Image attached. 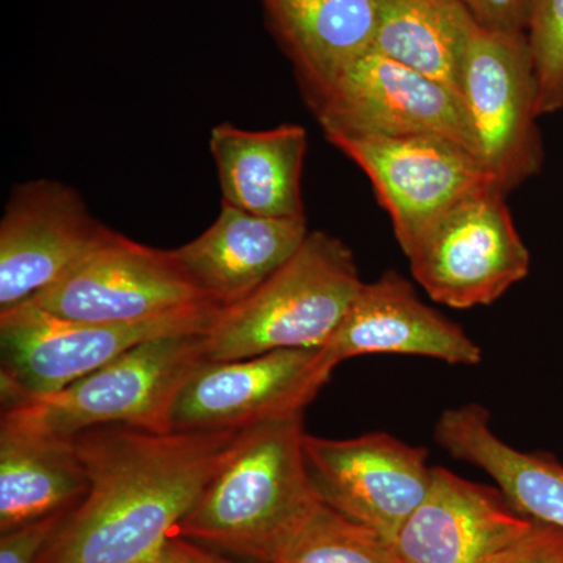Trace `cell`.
Instances as JSON below:
<instances>
[{
	"mask_svg": "<svg viewBox=\"0 0 563 563\" xmlns=\"http://www.w3.org/2000/svg\"><path fill=\"white\" fill-rule=\"evenodd\" d=\"M240 431L109 424L74 437L90 487L35 563H150L163 553Z\"/></svg>",
	"mask_w": 563,
	"mask_h": 563,
	"instance_id": "obj_1",
	"label": "cell"
},
{
	"mask_svg": "<svg viewBox=\"0 0 563 563\" xmlns=\"http://www.w3.org/2000/svg\"><path fill=\"white\" fill-rule=\"evenodd\" d=\"M303 413L243 429L174 536L268 563L322 503L303 459Z\"/></svg>",
	"mask_w": 563,
	"mask_h": 563,
	"instance_id": "obj_2",
	"label": "cell"
},
{
	"mask_svg": "<svg viewBox=\"0 0 563 563\" xmlns=\"http://www.w3.org/2000/svg\"><path fill=\"white\" fill-rule=\"evenodd\" d=\"M362 285L350 247L329 233L310 232L262 287L242 302L221 309L202 335L206 361L324 347Z\"/></svg>",
	"mask_w": 563,
	"mask_h": 563,
	"instance_id": "obj_3",
	"label": "cell"
},
{
	"mask_svg": "<svg viewBox=\"0 0 563 563\" xmlns=\"http://www.w3.org/2000/svg\"><path fill=\"white\" fill-rule=\"evenodd\" d=\"M202 335L141 343L62 390L3 407L0 428L66 440L109 424L173 432L181 385L206 361Z\"/></svg>",
	"mask_w": 563,
	"mask_h": 563,
	"instance_id": "obj_4",
	"label": "cell"
},
{
	"mask_svg": "<svg viewBox=\"0 0 563 563\" xmlns=\"http://www.w3.org/2000/svg\"><path fill=\"white\" fill-rule=\"evenodd\" d=\"M221 312L199 302L135 322L65 320L24 302L0 312L3 407L51 395L150 340L206 333Z\"/></svg>",
	"mask_w": 563,
	"mask_h": 563,
	"instance_id": "obj_5",
	"label": "cell"
},
{
	"mask_svg": "<svg viewBox=\"0 0 563 563\" xmlns=\"http://www.w3.org/2000/svg\"><path fill=\"white\" fill-rule=\"evenodd\" d=\"M303 96L325 136L440 135L481 158L462 96L380 52L366 51Z\"/></svg>",
	"mask_w": 563,
	"mask_h": 563,
	"instance_id": "obj_6",
	"label": "cell"
},
{
	"mask_svg": "<svg viewBox=\"0 0 563 563\" xmlns=\"http://www.w3.org/2000/svg\"><path fill=\"white\" fill-rule=\"evenodd\" d=\"M336 150L368 176L409 255L459 203L496 187L484 162L457 141L440 135H329Z\"/></svg>",
	"mask_w": 563,
	"mask_h": 563,
	"instance_id": "obj_7",
	"label": "cell"
},
{
	"mask_svg": "<svg viewBox=\"0 0 563 563\" xmlns=\"http://www.w3.org/2000/svg\"><path fill=\"white\" fill-rule=\"evenodd\" d=\"M462 98L481 158L504 195L540 173L537 79L526 33L474 25L462 68Z\"/></svg>",
	"mask_w": 563,
	"mask_h": 563,
	"instance_id": "obj_8",
	"label": "cell"
},
{
	"mask_svg": "<svg viewBox=\"0 0 563 563\" xmlns=\"http://www.w3.org/2000/svg\"><path fill=\"white\" fill-rule=\"evenodd\" d=\"M499 188L466 199L407 255L415 280L451 309L488 306L525 279L531 254Z\"/></svg>",
	"mask_w": 563,
	"mask_h": 563,
	"instance_id": "obj_9",
	"label": "cell"
},
{
	"mask_svg": "<svg viewBox=\"0 0 563 563\" xmlns=\"http://www.w3.org/2000/svg\"><path fill=\"white\" fill-rule=\"evenodd\" d=\"M206 301L173 250L106 228L60 280L27 302L65 320L135 322Z\"/></svg>",
	"mask_w": 563,
	"mask_h": 563,
	"instance_id": "obj_10",
	"label": "cell"
},
{
	"mask_svg": "<svg viewBox=\"0 0 563 563\" xmlns=\"http://www.w3.org/2000/svg\"><path fill=\"white\" fill-rule=\"evenodd\" d=\"M336 366L324 347L203 361L177 395L173 432L243 431L258 422L303 413Z\"/></svg>",
	"mask_w": 563,
	"mask_h": 563,
	"instance_id": "obj_11",
	"label": "cell"
},
{
	"mask_svg": "<svg viewBox=\"0 0 563 563\" xmlns=\"http://www.w3.org/2000/svg\"><path fill=\"white\" fill-rule=\"evenodd\" d=\"M303 459L325 506L391 543L431 490L428 451L385 432L333 440L303 433Z\"/></svg>",
	"mask_w": 563,
	"mask_h": 563,
	"instance_id": "obj_12",
	"label": "cell"
},
{
	"mask_svg": "<svg viewBox=\"0 0 563 563\" xmlns=\"http://www.w3.org/2000/svg\"><path fill=\"white\" fill-rule=\"evenodd\" d=\"M103 229L68 185L43 179L14 188L0 221V312L60 280Z\"/></svg>",
	"mask_w": 563,
	"mask_h": 563,
	"instance_id": "obj_13",
	"label": "cell"
},
{
	"mask_svg": "<svg viewBox=\"0 0 563 563\" xmlns=\"http://www.w3.org/2000/svg\"><path fill=\"white\" fill-rule=\"evenodd\" d=\"M536 523L498 487L433 466L431 490L390 547L401 563H496Z\"/></svg>",
	"mask_w": 563,
	"mask_h": 563,
	"instance_id": "obj_14",
	"label": "cell"
},
{
	"mask_svg": "<svg viewBox=\"0 0 563 563\" xmlns=\"http://www.w3.org/2000/svg\"><path fill=\"white\" fill-rule=\"evenodd\" d=\"M324 350L333 362L361 355L396 354L477 365L483 350L461 325L422 302L409 280L395 272L365 284Z\"/></svg>",
	"mask_w": 563,
	"mask_h": 563,
	"instance_id": "obj_15",
	"label": "cell"
},
{
	"mask_svg": "<svg viewBox=\"0 0 563 563\" xmlns=\"http://www.w3.org/2000/svg\"><path fill=\"white\" fill-rule=\"evenodd\" d=\"M307 218H265L221 203L213 224L174 251L207 299L235 306L279 272L309 235Z\"/></svg>",
	"mask_w": 563,
	"mask_h": 563,
	"instance_id": "obj_16",
	"label": "cell"
},
{
	"mask_svg": "<svg viewBox=\"0 0 563 563\" xmlns=\"http://www.w3.org/2000/svg\"><path fill=\"white\" fill-rule=\"evenodd\" d=\"M222 201L265 218H307L302 202L306 129L282 124L246 131L231 122L214 125L209 141Z\"/></svg>",
	"mask_w": 563,
	"mask_h": 563,
	"instance_id": "obj_17",
	"label": "cell"
},
{
	"mask_svg": "<svg viewBox=\"0 0 563 563\" xmlns=\"http://www.w3.org/2000/svg\"><path fill=\"white\" fill-rule=\"evenodd\" d=\"M433 437L448 454L487 473L517 512L563 529V465L553 454L504 442L479 404L444 410Z\"/></svg>",
	"mask_w": 563,
	"mask_h": 563,
	"instance_id": "obj_18",
	"label": "cell"
},
{
	"mask_svg": "<svg viewBox=\"0 0 563 563\" xmlns=\"http://www.w3.org/2000/svg\"><path fill=\"white\" fill-rule=\"evenodd\" d=\"M302 90L320 87L372 49L379 0H262Z\"/></svg>",
	"mask_w": 563,
	"mask_h": 563,
	"instance_id": "obj_19",
	"label": "cell"
},
{
	"mask_svg": "<svg viewBox=\"0 0 563 563\" xmlns=\"http://www.w3.org/2000/svg\"><path fill=\"white\" fill-rule=\"evenodd\" d=\"M88 487L74 440L0 428V532L73 509Z\"/></svg>",
	"mask_w": 563,
	"mask_h": 563,
	"instance_id": "obj_20",
	"label": "cell"
},
{
	"mask_svg": "<svg viewBox=\"0 0 563 563\" xmlns=\"http://www.w3.org/2000/svg\"><path fill=\"white\" fill-rule=\"evenodd\" d=\"M459 0H379L372 49L462 96V68L474 25Z\"/></svg>",
	"mask_w": 563,
	"mask_h": 563,
	"instance_id": "obj_21",
	"label": "cell"
},
{
	"mask_svg": "<svg viewBox=\"0 0 563 563\" xmlns=\"http://www.w3.org/2000/svg\"><path fill=\"white\" fill-rule=\"evenodd\" d=\"M268 563H401L379 533L321 503Z\"/></svg>",
	"mask_w": 563,
	"mask_h": 563,
	"instance_id": "obj_22",
	"label": "cell"
},
{
	"mask_svg": "<svg viewBox=\"0 0 563 563\" xmlns=\"http://www.w3.org/2000/svg\"><path fill=\"white\" fill-rule=\"evenodd\" d=\"M539 117L563 109V0H532L526 27Z\"/></svg>",
	"mask_w": 563,
	"mask_h": 563,
	"instance_id": "obj_23",
	"label": "cell"
},
{
	"mask_svg": "<svg viewBox=\"0 0 563 563\" xmlns=\"http://www.w3.org/2000/svg\"><path fill=\"white\" fill-rule=\"evenodd\" d=\"M66 512H57L2 533L0 563H35L47 542L60 528Z\"/></svg>",
	"mask_w": 563,
	"mask_h": 563,
	"instance_id": "obj_24",
	"label": "cell"
},
{
	"mask_svg": "<svg viewBox=\"0 0 563 563\" xmlns=\"http://www.w3.org/2000/svg\"><path fill=\"white\" fill-rule=\"evenodd\" d=\"M477 24L490 31L526 33L532 0H459Z\"/></svg>",
	"mask_w": 563,
	"mask_h": 563,
	"instance_id": "obj_25",
	"label": "cell"
},
{
	"mask_svg": "<svg viewBox=\"0 0 563 563\" xmlns=\"http://www.w3.org/2000/svg\"><path fill=\"white\" fill-rule=\"evenodd\" d=\"M496 563H563V529L537 521L532 531Z\"/></svg>",
	"mask_w": 563,
	"mask_h": 563,
	"instance_id": "obj_26",
	"label": "cell"
},
{
	"mask_svg": "<svg viewBox=\"0 0 563 563\" xmlns=\"http://www.w3.org/2000/svg\"><path fill=\"white\" fill-rule=\"evenodd\" d=\"M165 553L173 563H235L228 558L207 550L202 544L173 536L166 544Z\"/></svg>",
	"mask_w": 563,
	"mask_h": 563,
	"instance_id": "obj_27",
	"label": "cell"
}]
</instances>
